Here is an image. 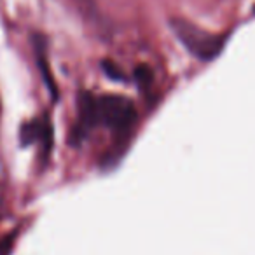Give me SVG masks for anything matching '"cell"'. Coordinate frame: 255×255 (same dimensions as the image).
Wrapping results in <instances>:
<instances>
[{
	"label": "cell",
	"mask_w": 255,
	"mask_h": 255,
	"mask_svg": "<svg viewBox=\"0 0 255 255\" xmlns=\"http://www.w3.org/2000/svg\"><path fill=\"white\" fill-rule=\"evenodd\" d=\"M173 32L177 33L178 39L184 42V46L191 51L192 54L199 56L201 60H210L219 53L222 40L217 37L210 35V33L199 30L198 26L191 25V23L184 21V19H175L171 23Z\"/></svg>",
	"instance_id": "cell-2"
},
{
	"label": "cell",
	"mask_w": 255,
	"mask_h": 255,
	"mask_svg": "<svg viewBox=\"0 0 255 255\" xmlns=\"http://www.w3.org/2000/svg\"><path fill=\"white\" fill-rule=\"evenodd\" d=\"M135 119V105L124 96L103 95L96 98L88 96L82 100L81 121L84 129L93 126H105L116 133H124L133 126Z\"/></svg>",
	"instance_id": "cell-1"
}]
</instances>
